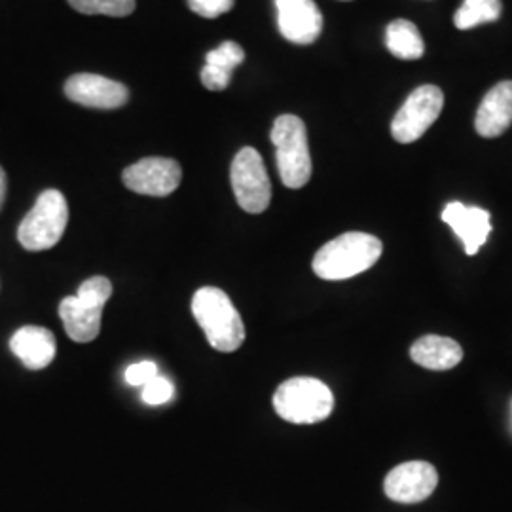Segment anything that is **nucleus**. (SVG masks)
<instances>
[{
  "label": "nucleus",
  "instance_id": "obj_20",
  "mask_svg": "<svg viewBox=\"0 0 512 512\" xmlns=\"http://www.w3.org/2000/svg\"><path fill=\"white\" fill-rule=\"evenodd\" d=\"M243 59H245L243 48L239 46L238 42L228 40V42H222L215 50H211L209 54L205 55V65H211L219 71L232 74L234 69L243 63Z\"/></svg>",
  "mask_w": 512,
  "mask_h": 512
},
{
  "label": "nucleus",
  "instance_id": "obj_21",
  "mask_svg": "<svg viewBox=\"0 0 512 512\" xmlns=\"http://www.w3.org/2000/svg\"><path fill=\"white\" fill-rule=\"evenodd\" d=\"M110 294H112V283L109 279L103 277V275H95V277H90L88 281H84L80 285L76 296H80L82 300L93 302V304H103L105 306Z\"/></svg>",
  "mask_w": 512,
  "mask_h": 512
},
{
  "label": "nucleus",
  "instance_id": "obj_23",
  "mask_svg": "<svg viewBox=\"0 0 512 512\" xmlns=\"http://www.w3.org/2000/svg\"><path fill=\"white\" fill-rule=\"evenodd\" d=\"M236 0H188V6L194 14L205 19H215L230 12Z\"/></svg>",
  "mask_w": 512,
  "mask_h": 512
},
{
  "label": "nucleus",
  "instance_id": "obj_7",
  "mask_svg": "<svg viewBox=\"0 0 512 512\" xmlns=\"http://www.w3.org/2000/svg\"><path fill=\"white\" fill-rule=\"evenodd\" d=\"M444 107V93L437 86H420L408 95L391 122V135L397 143H416L431 128Z\"/></svg>",
  "mask_w": 512,
  "mask_h": 512
},
{
  "label": "nucleus",
  "instance_id": "obj_8",
  "mask_svg": "<svg viewBox=\"0 0 512 512\" xmlns=\"http://www.w3.org/2000/svg\"><path fill=\"white\" fill-rule=\"evenodd\" d=\"M183 179V169L179 162L171 158L150 156L143 158L137 164L129 165L122 173V181L126 188L154 198H165L173 194Z\"/></svg>",
  "mask_w": 512,
  "mask_h": 512
},
{
  "label": "nucleus",
  "instance_id": "obj_12",
  "mask_svg": "<svg viewBox=\"0 0 512 512\" xmlns=\"http://www.w3.org/2000/svg\"><path fill=\"white\" fill-rule=\"evenodd\" d=\"M442 220L456 232L467 255H476L492 232L490 213L473 205L448 203L442 211Z\"/></svg>",
  "mask_w": 512,
  "mask_h": 512
},
{
  "label": "nucleus",
  "instance_id": "obj_10",
  "mask_svg": "<svg viewBox=\"0 0 512 512\" xmlns=\"http://www.w3.org/2000/svg\"><path fill=\"white\" fill-rule=\"evenodd\" d=\"M65 95L82 107L112 110L128 103L129 90L122 82L110 80L101 74L80 73L67 80Z\"/></svg>",
  "mask_w": 512,
  "mask_h": 512
},
{
  "label": "nucleus",
  "instance_id": "obj_15",
  "mask_svg": "<svg viewBox=\"0 0 512 512\" xmlns=\"http://www.w3.org/2000/svg\"><path fill=\"white\" fill-rule=\"evenodd\" d=\"M10 349L27 368L42 370L54 361L57 344L50 330L27 325L14 332Z\"/></svg>",
  "mask_w": 512,
  "mask_h": 512
},
{
  "label": "nucleus",
  "instance_id": "obj_24",
  "mask_svg": "<svg viewBox=\"0 0 512 512\" xmlns=\"http://www.w3.org/2000/svg\"><path fill=\"white\" fill-rule=\"evenodd\" d=\"M156 376H160L158 366L154 365L152 361L135 363V365L128 366V370H126V382L129 385H135V387H145Z\"/></svg>",
  "mask_w": 512,
  "mask_h": 512
},
{
  "label": "nucleus",
  "instance_id": "obj_22",
  "mask_svg": "<svg viewBox=\"0 0 512 512\" xmlns=\"http://www.w3.org/2000/svg\"><path fill=\"white\" fill-rule=\"evenodd\" d=\"M175 387L164 378V376H156L152 382H148L143 387V401L150 406H160V404L169 403L173 399Z\"/></svg>",
  "mask_w": 512,
  "mask_h": 512
},
{
  "label": "nucleus",
  "instance_id": "obj_9",
  "mask_svg": "<svg viewBox=\"0 0 512 512\" xmlns=\"http://www.w3.org/2000/svg\"><path fill=\"white\" fill-rule=\"evenodd\" d=\"M439 473L427 461H408L385 476V495L403 505L421 503L437 490Z\"/></svg>",
  "mask_w": 512,
  "mask_h": 512
},
{
  "label": "nucleus",
  "instance_id": "obj_25",
  "mask_svg": "<svg viewBox=\"0 0 512 512\" xmlns=\"http://www.w3.org/2000/svg\"><path fill=\"white\" fill-rule=\"evenodd\" d=\"M230 82H232V74L219 71V69H215L211 65L203 67L202 84L207 90L222 92V90H226L230 86Z\"/></svg>",
  "mask_w": 512,
  "mask_h": 512
},
{
  "label": "nucleus",
  "instance_id": "obj_26",
  "mask_svg": "<svg viewBox=\"0 0 512 512\" xmlns=\"http://www.w3.org/2000/svg\"><path fill=\"white\" fill-rule=\"evenodd\" d=\"M6 188H8L6 173H4V169L0 167V207H2V203L6 200Z\"/></svg>",
  "mask_w": 512,
  "mask_h": 512
},
{
  "label": "nucleus",
  "instance_id": "obj_5",
  "mask_svg": "<svg viewBox=\"0 0 512 512\" xmlns=\"http://www.w3.org/2000/svg\"><path fill=\"white\" fill-rule=\"evenodd\" d=\"M69 224V205L59 190H44L21 220L18 239L27 251H48L63 238Z\"/></svg>",
  "mask_w": 512,
  "mask_h": 512
},
{
  "label": "nucleus",
  "instance_id": "obj_6",
  "mask_svg": "<svg viewBox=\"0 0 512 512\" xmlns=\"http://www.w3.org/2000/svg\"><path fill=\"white\" fill-rule=\"evenodd\" d=\"M232 190L239 207L251 215L264 213L272 202V183L258 150L241 148L230 169Z\"/></svg>",
  "mask_w": 512,
  "mask_h": 512
},
{
  "label": "nucleus",
  "instance_id": "obj_3",
  "mask_svg": "<svg viewBox=\"0 0 512 512\" xmlns=\"http://www.w3.org/2000/svg\"><path fill=\"white\" fill-rule=\"evenodd\" d=\"M272 143L275 162L283 184L287 188H302L311 179V154L306 124L294 116L283 114L274 122Z\"/></svg>",
  "mask_w": 512,
  "mask_h": 512
},
{
  "label": "nucleus",
  "instance_id": "obj_14",
  "mask_svg": "<svg viewBox=\"0 0 512 512\" xmlns=\"http://www.w3.org/2000/svg\"><path fill=\"white\" fill-rule=\"evenodd\" d=\"M103 304H93L82 300L80 296H69L59 304V317L63 321L65 332L78 344L93 342L101 332Z\"/></svg>",
  "mask_w": 512,
  "mask_h": 512
},
{
  "label": "nucleus",
  "instance_id": "obj_19",
  "mask_svg": "<svg viewBox=\"0 0 512 512\" xmlns=\"http://www.w3.org/2000/svg\"><path fill=\"white\" fill-rule=\"evenodd\" d=\"M69 4L86 16L126 18L135 10V0H69Z\"/></svg>",
  "mask_w": 512,
  "mask_h": 512
},
{
  "label": "nucleus",
  "instance_id": "obj_13",
  "mask_svg": "<svg viewBox=\"0 0 512 512\" xmlns=\"http://www.w3.org/2000/svg\"><path fill=\"white\" fill-rule=\"evenodd\" d=\"M512 124V80L499 82L476 110L475 126L478 135L494 139L503 135Z\"/></svg>",
  "mask_w": 512,
  "mask_h": 512
},
{
  "label": "nucleus",
  "instance_id": "obj_1",
  "mask_svg": "<svg viewBox=\"0 0 512 512\" xmlns=\"http://www.w3.org/2000/svg\"><path fill=\"white\" fill-rule=\"evenodd\" d=\"M382 241L365 232H348L325 243L313 256V272L327 281H342L370 270L382 256Z\"/></svg>",
  "mask_w": 512,
  "mask_h": 512
},
{
  "label": "nucleus",
  "instance_id": "obj_4",
  "mask_svg": "<svg viewBox=\"0 0 512 512\" xmlns=\"http://www.w3.org/2000/svg\"><path fill=\"white\" fill-rule=\"evenodd\" d=\"M274 408L281 420L311 425L329 418L334 408V397L329 385L321 380L291 378L277 387Z\"/></svg>",
  "mask_w": 512,
  "mask_h": 512
},
{
  "label": "nucleus",
  "instance_id": "obj_2",
  "mask_svg": "<svg viewBox=\"0 0 512 512\" xmlns=\"http://www.w3.org/2000/svg\"><path fill=\"white\" fill-rule=\"evenodd\" d=\"M192 313L211 348L232 353L245 342V325L230 296L217 287H203L192 298Z\"/></svg>",
  "mask_w": 512,
  "mask_h": 512
},
{
  "label": "nucleus",
  "instance_id": "obj_18",
  "mask_svg": "<svg viewBox=\"0 0 512 512\" xmlns=\"http://www.w3.org/2000/svg\"><path fill=\"white\" fill-rule=\"evenodd\" d=\"M501 16V0H463L454 23L459 31L473 29L482 23H492Z\"/></svg>",
  "mask_w": 512,
  "mask_h": 512
},
{
  "label": "nucleus",
  "instance_id": "obj_16",
  "mask_svg": "<svg viewBox=\"0 0 512 512\" xmlns=\"http://www.w3.org/2000/svg\"><path fill=\"white\" fill-rule=\"evenodd\" d=\"M410 357L416 365L427 370H450L461 363L463 349L452 338L429 334L412 344Z\"/></svg>",
  "mask_w": 512,
  "mask_h": 512
},
{
  "label": "nucleus",
  "instance_id": "obj_17",
  "mask_svg": "<svg viewBox=\"0 0 512 512\" xmlns=\"http://www.w3.org/2000/svg\"><path fill=\"white\" fill-rule=\"evenodd\" d=\"M385 44L391 54L404 61H414L425 54V44H423L420 29L408 19H395L387 25Z\"/></svg>",
  "mask_w": 512,
  "mask_h": 512
},
{
  "label": "nucleus",
  "instance_id": "obj_11",
  "mask_svg": "<svg viewBox=\"0 0 512 512\" xmlns=\"http://www.w3.org/2000/svg\"><path fill=\"white\" fill-rule=\"evenodd\" d=\"M279 33L293 44L306 46L323 31V14L313 0H275Z\"/></svg>",
  "mask_w": 512,
  "mask_h": 512
}]
</instances>
